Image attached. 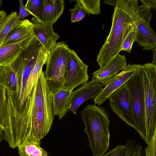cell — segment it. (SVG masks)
Listing matches in <instances>:
<instances>
[{"label":"cell","mask_w":156,"mask_h":156,"mask_svg":"<svg viewBox=\"0 0 156 156\" xmlns=\"http://www.w3.org/2000/svg\"><path fill=\"white\" fill-rule=\"evenodd\" d=\"M53 95L42 70L20 112L4 129L3 140L10 147L40 142L48 133L55 116Z\"/></svg>","instance_id":"obj_1"},{"label":"cell","mask_w":156,"mask_h":156,"mask_svg":"<svg viewBox=\"0 0 156 156\" xmlns=\"http://www.w3.org/2000/svg\"><path fill=\"white\" fill-rule=\"evenodd\" d=\"M138 6V0H117L110 30L97 55L96 61L100 68L105 66L121 51L124 34L133 22L132 13Z\"/></svg>","instance_id":"obj_2"},{"label":"cell","mask_w":156,"mask_h":156,"mask_svg":"<svg viewBox=\"0 0 156 156\" xmlns=\"http://www.w3.org/2000/svg\"><path fill=\"white\" fill-rule=\"evenodd\" d=\"M85 125L84 132L94 156H102L109 149L110 121L107 111L104 107L89 104L80 112Z\"/></svg>","instance_id":"obj_3"},{"label":"cell","mask_w":156,"mask_h":156,"mask_svg":"<svg viewBox=\"0 0 156 156\" xmlns=\"http://www.w3.org/2000/svg\"><path fill=\"white\" fill-rule=\"evenodd\" d=\"M70 49L63 41L56 43L48 54L44 73L49 88L53 94L62 87L66 71Z\"/></svg>","instance_id":"obj_4"},{"label":"cell","mask_w":156,"mask_h":156,"mask_svg":"<svg viewBox=\"0 0 156 156\" xmlns=\"http://www.w3.org/2000/svg\"><path fill=\"white\" fill-rule=\"evenodd\" d=\"M126 83L129 95L134 129L147 144L144 91L140 67Z\"/></svg>","instance_id":"obj_5"},{"label":"cell","mask_w":156,"mask_h":156,"mask_svg":"<svg viewBox=\"0 0 156 156\" xmlns=\"http://www.w3.org/2000/svg\"><path fill=\"white\" fill-rule=\"evenodd\" d=\"M144 91L146 126L148 143L156 131V65L140 67Z\"/></svg>","instance_id":"obj_6"},{"label":"cell","mask_w":156,"mask_h":156,"mask_svg":"<svg viewBox=\"0 0 156 156\" xmlns=\"http://www.w3.org/2000/svg\"><path fill=\"white\" fill-rule=\"evenodd\" d=\"M151 9L143 5L134 10L131 18L137 30L136 41L143 50H153L156 47V34L150 24L152 18Z\"/></svg>","instance_id":"obj_7"},{"label":"cell","mask_w":156,"mask_h":156,"mask_svg":"<svg viewBox=\"0 0 156 156\" xmlns=\"http://www.w3.org/2000/svg\"><path fill=\"white\" fill-rule=\"evenodd\" d=\"M88 67L74 51L70 49L64 82L62 89L72 91L77 87L87 82L89 78Z\"/></svg>","instance_id":"obj_8"},{"label":"cell","mask_w":156,"mask_h":156,"mask_svg":"<svg viewBox=\"0 0 156 156\" xmlns=\"http://www.w3.org/2000/svg\"><path fill=\"white\" fill-rule=\"evenodd\" d=\"M108 99L113 112L127 124L134 128L132 108L126 82L112 93Z\"/></svg>","instance_id":"obj_9"},{"label":"cell","mask_w":156,"mask_h":156,"mask_svg":"<svg viewBox=\"0 0 156 156\" xmlns=\"http://www.w3.org/2000/svg\"><path fill=\"white\" fill-rule=\"evenodd\" d=\"M141 65L129 63L120 72L112 78L99 94L93 99L94 105L98 106L104 103L109 96L133 76Z\"/></svg>","instance_id":"obj_10"},{"label":"cell","mask_w":156,"mask_h":156,"mask_svg":"<svg viewBox=\"0 0 156 156\" xmlns=\"http://www.w3.org/2000/svg\"><path fill=\"white\" fill-rule=\"evenodd\" d=\"M102 85L92 82H86L72 91L69 100V111L76 114L78 108L87 100L96 98L103 89Z\"/></svg>","instance_id":"obj_11"},{"label":"cell","mask_w":156,"mask_h":156,"mask_svg":"<svg viewBox=\"0 0 156 156\" xmlns=\"http://www.w3.org/2000/svg\"><path fill=\"white\" fill-rule=\"evenodd\" d=\"M127 65L126 57L118 54L105 66L100 68L93 73L91 81L105 86Z\"/></svg>","instance_id":"obj_12"},{"label":"cell","mask_w":156,"mask_h":156,"mask_svg":"<svg viewBox=\"0 0 156 156\" xmlns=\"http://www.w3.org/2000/svg\"><path fill=\"white\" fill-rule=\"evenodd\" d=\"M65 4L63 0H42L40 11L34 17L39 23L53 24L62 15Z\"/></svg>","instance_id":"obj_13"},{"label":"cell","mask_w":156,"mask_h":156,"mask_svg":"<svg viewBox=\"0 0 156 156\" xmlns=\"http://www.w3.org/2000/svg\"><path fill=\"white\" fill-rule=\"evenodd\" d=\"M31 22L34 26V34L41 43L45 51L48 53L55 46L59 35L54 32L53 24L39 23L34 17L32 18Z\"/></svg>","instance_id":"obj_14"},{"label":"cell","mask_w":156,"mask_h":156,"mask_svg":"<svg viewBox=\"0 0 156 156\" xmlns=\"http://www.w3.org/2000/svg\"><path fill=\"white\" fill-rule=\"evenodd\" d=\"M34 35L19 41L0 46V67L9 66L27 45Z\"/></svg>","instance_id":"obj_15"},{"label":"cell","mask_w":156,"mask_h":156,"mask_svg":"<svg viewBox=\"0 0 156 156\" xmlns=\"http://www.w3.org/2000/svg\"><path fill=\"white\" fill-rule=\"evenodd\" d=\"M48 57V53L45 51L44 48H43L39 54L36 63L33 68L27 80L24 92L20 111L27 97L30 94L39 74L42 70L43 65L46 63Z\"/></svg>","instance_id":"obj_16"},{"label":"cell","mask_w":156,"mask_h":156,"mask_svg":"<svg viewBox=\"0 0 156 156\" xmlns=\"http://www.w3.org/2000/svg\"><path fill=\"white\" fill-rule=\"evenodd\" d=\"M34 26L28 19L21 20L20 24L9 34L0 45L19 41L34 35Z\"/></svg>","instance_id":"obj_17"},{"label":"cell","mask_w":156,"mask_h":156,"mask_svg":"<svg viewBox=\"0 0 156 156\" xmlns=\"http://www.w3.org/2000/svg\"><path fill=\"white\" fill-rule=\"evenodd\" d=\"M72 91L62 89L53 95V106L55 116L59 120L69 111V100Z\"/></svg>","instance_id":"obj_18"},{"label":"cell","mask_w":156,"mask_h":156,"mask_svg":"<svg viewBox=\"0 0 156 156\" xmlns=\"http://www.w3.org/2000/svg\"><path fill=\"white\" fill-rule=\"evenodd\" d=\"M21 20L16 12H12L5 17L0 23V45Z\"/></svg>","instance_id":"obj_19"},{"label":"cell","mask_w":156,"mask_h":156,"mask_svg":"<svg viewBox=\"0 0 156 156\" xmlns=\"http://www.w3.org/2000/svg\"><path fill=\"white\" fill-rule=\"evenodd\" d=\"M40 142H27L19 146L20 156H48V153L40 146Z\"/></svg>","instance_id":"obj_20"},{"label":"cell","mask_w":156,"mask_h":156,"mask_svg":"<svg viewBox=\"0 0 156 156\" xmlns=\"http://www.w3.org/2000/svg\"><path fill=\"white\" fill-rule=\"evenodd\" d=\"M137 39L136 28L133 22L128 26L124 34L121 51H124L129 54L133 45Z\"/></svg>","instance_id":"obj_21"},{"label":"cell","mask_w":156,"mask_h":156,"mask_svg":"<svg viewBox=\"0 0 156 156\" xmlns=\"http://www.w3.org/2000/svg\"><path fill=\"white\" fill-rule=\"evenodd\" d=\"M6 90L4 86H0V126L4 129L8 115Z\"/></svg>","instance_id":"obj_22"},{"label":"cell","mask_w":156,"mask_h":156,"mask_svg":"<svg viewBox=\"0 0 156 156\" xmlns=\"http://www.w3.org/2000/svg\"><path fill=\"white\" fill-rule=\"evenodd\" d=\"M85 8L88 15L100 13L101 0H77Z\"/></svg>","instance_id":"obj_23"},{"label":"cell","mask_w":156,"mask_h":156,"mask_svg":"<svg viewBox=\"0 0 156 156\" xmlns=\"http://www.w3.org/2000/svg\"><path fill=\"white\" fill-rule=\"evenodd\" d=\"M73 9L69 11L71 14V20L72 23L77 22L82 20L87 15V12L83 5L78 0Z\"/></svg>","instance_id":"obj_24"},{"label":"cell","mask_w":156,"mask_h":156,"mask_svg":"<svg viewBox=\"0 0 156 156\" xmlns=\"http://www.w3.org/2000/svg\"><path fill=\"white\" fill-rule=\"evenodd\" d=\"M126 151L125 156H143L142 146L136 143V140L129 139L125 145Z\"/></svg>","instance_id":"obj_25"},{"label":"cell","mask_w":156,"mask_h":156,"mask_svg":"<svg viewBox=\"0 0 156 156\" xmlns=\"http://www.w3.org/2000/svg\"><path fill=\"white\" fill-rule=\"evenodd\" d=\"M42 0H28L24 5L26 9L35 17L39 12Z\"/></svg>","instance_id":"obj_26"},{"label":"cell","mask_w":156,"mask_h":156,"mask_svg":"<svg viewBox=\"0 0 156 156\" xmlns=\"http://www.w3.org/2000/svg\"><path fill=\"white\" fill-rule=\"evenodd\" d=\"M156 131L147 144L145 150V156H156Z\"/></svg>","instance_id":"obj_27"},{"label":"cell","mask_w":156,"mask_h":156,"mask_svg":"<svg viewBox=\"0 0 156 156\" xmlns=\"http://www.w3.org/2000/svg\"><path fill=\"white\" fill-rule=\"evenodd\" d=\"M126 151L125 145H119L102 156H125Z\"/></svg>","instance_id":"obj_28"},{"label":"cell","mask_w":156,"mask_h":156,"mask_svg":"<svg viewBox=\"0 0 156 156\" xmlns=\"http://www.w3.org/2000/svg\"><path fill=\"white\" fill-rule=\"evenodd\" d=\"M20 10L18 17L20 19H24L25 17L29 16L30 14L26 9L23 4V0L19 1Z\"/></svg>","instance_id":"obj_29"},{"label":"cell","mask_w":156,"mask_h":156,"mask_svg":"<svg viewBox=\"0 0 156 156\" xmlns=\"http://www.w3.org/2000/svg\"><path fill=\"white\" fill-rule=\"evenodd\" d=\"M142 5L149 8L151 9L156 10V0H139Z\"/></svg>","instance_id":"obj_30"},{"label":"cell","mask_w":156,"mask_h":156,"mask_svg":"<svg viewBox=\"0 0 156 156\" xmlns=\"http://www.w3.org/2000/svg\"><path fill=\"white\" fill-rule=\"evenodd\" d=\"M3 67H0V86H4V76L2 72Z\"/></svg>","instance_id":"obj_31"},{"label":"cell","mask_w":156,"mask_h":156,"mask_svg":"<svg viewBox=\"0 0 156 156\" xmlns=\"http://www.w3.org/2000/svg\"><path fill=\"white\" fill-rule=\"evenodd\" d=\"M116 0H104L103 1V3L106 4H107L111 5H112L115 7L116 3Z\"/></svg>","instance_id":"obj_32"},{"label":"cell","mask_w":156,"mask_h":156,"mask_svg":"<svg viewBox=\"0 0 156 156\" xmlns=\"http://www.w3.org/2000/svg\"><path fill=\"white\" fill-rule=\"evenodd\" d=\"M6 16V13L4 10L0 11V23Z\"/></svg>","instance_id":"obj_33"},{"label":"cell","mask_w":156,"mask_h":156,"mask_svg":"<svg viewBox=\"0 0 156 156\" xmlns=\"http://www.w3.org/2000/svg\"><path fill=\"white\" fill-rule=\"evenodd\" d=\"M153 60L152 63L156 65V48L153 49Z\"/></svg>","instance_id":"obj_34"},{"label":"cell","mask_w":156,"mask_h":156,"mask_svg":"<svg viewBox=\"0 0 156 156\" xmlns=\"http://www.w3.org/2000/svg\"><path fill=\"white\" fill-rule=\"evenodd\" d=\"M4 131L3 129L0 126V143L1 141L3 140Z\"/></svg>","instance_id":"obj_35"},{"label":"cell","mask_w":156,"mask_h":156,"mask_svg":"<svg viewBox=\"0 0 156 156\" xmlns=\"http://www.w3.org/2000/svg\"><path fill=\"white\" fill-rule=\"evenodd\" d=\"M3 5V2L2 0H0V7H1Z\"/></svg>","instance_id":"obj_36"}]
</instances>
